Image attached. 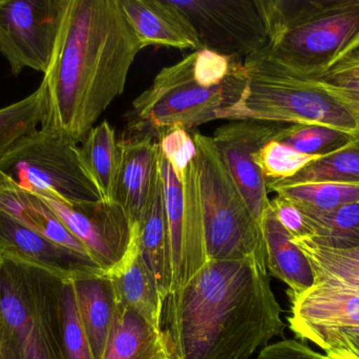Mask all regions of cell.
Returning a JSON list of instances; mask_svg holds the SVG:
<instances>
[{
  "label": "cell",
  "mask_w": 359,
  "mask_h": 359,
  "mask_svg": "<svg viewBox=\"0 0 359 359\" xmlns=\"http://www.w3.org/2000/svg\"><path fill=\"white\" fill-rule=\"evenodd\" d=\"M316 80L318 86L328 93L337 103L359 116V76L332 80Z\"/></svg>",
  "instance_id": "35"
},
{
  "label": "cell",
  "mask_w": 359,
  "mask_h": 359,
  "mask_svg": "<svg viewBox=\"0 0 359 359\" xmlns=\"http://www.w3.org/2000/svg\"><path fill=\"white\" fill-rule=\"evenodd\" d=\"M63 282L0 257V344L17 359H60Z\"/></svg>",
  "instance_id": "6"
},
{
  "label": "cell",
  "mask_w": 359,
  "mask_h": 359,
  "mask_svg": "<svg viewBox=\"0 0 359 359\" xmlns=\"http://www.w3.org/2000/svg\"><path fill=\"white\" fill-rule=\"evenodd\" d=\"M160 151L166 158L179 179L183 181L186 169L196 156L194 137L185 129L166 131L158 138Z\"/></svg>",
  "instance_id": "33"
},
{
  "label": "cell",
  "mask_w": 359,
  "mask_h": 359,
  "mask_svg": "<svg viewBox=\"0 0 359 359\" xmlns=\"http://www.w3.org/2000/svg\"><path fill=\"white\" fill-rule=\"evenodd\" d=\"M151 359H170V350H168V345H166L165 337H164L163 347Z\"/></svg>",
  "instance_id": "39"
},
{
  "label": "cell",
  "mask_w": 359,
  "mask_h": 359,
  "mask_svg": "<svg viewBox=\"0 0 359 359\" xmlns=\"http://www.w3.org/2000/svg\"><path fill=\"white\" fill-rule=\"evenodd\" d=\"M164 345L163 331L136 312L118 306L102 359H151Z\"/></svg>",
  "instance_id": "23"
},
{
  "label": "cell",
  "mask_w": 359,
  "mask_h": 359,
  "mask_svg": "<svg viewBox=\"0 0 359 359\" xmlns=\"http://www.w3.org/2000/svg\"><path fill=\"white\" fill-rule=\"evenodd\" d=\"M284 126L259 120H234L217 128L210 137L224 166L261 226L270 200L255 154Z\"/></svg>",
  "instance_id": "13"
},
{
  "label": "cell",
  "mask_w": 359,
  "mask_h": 359,
  "mask_svg": "<svg viewBox=\"0 0 359 359\" xmlns=\"http://www.w3.org/2000/svg\"><path fill=\"white\" fill-rule=\"evenodd\" d=\"M59 348L60 359H94L78 313L73 280H65L61 287Z\"/></svg>",
  "instance_id": "30"
},
{
  "label": "cell",
  "mask_w": 359,
  "mask_h": 359,
  "mask_svg": "<svg viewBox=\"0 0 359 359\" xmlns=\"http://www.w3.org/2000/svg\"><path fill=\"white\" fill-rule=\"evenodd\" d=\"M143 50L120 0H67L41 84L48 126L78 143L126 89Z\"/></svg>",
  "instance_id": "2"
},
{
  "label": "cell",
  "mask_w": 359,
  "mask_h": 359,
  "mask_svg": "<svg viewBox=\"0 0 359 359\" xmlns=\"http://www.w3.org/2000/svg\"><path fill=\"white\" fill-rule=\"evenodd\" d=\"M268 192L284 196L304 211L326 213L359 202V185L309 183L280 185L266 181Z\"/></svg>",
  "instance_id": "26"
},
{
  "label": "cell",
  "mask_w": 359,
  "mask_h": 359,
  "mask_svg": "<svg viewBox=\"0 0 359 359\" xmlns=\"http://www.w3.org/2000/svg\"><path fill=\"white\" fill-rule=\"evenodd\" d=\"M0 257L46 272L61 280L103 272L81 256L25 227L0 211Z\"/></svg>",
  "instance_id": "14"
},
{
  "label": "cell",
  "mask_w": 359,
  "mask_h": 359,
  "mask_svg": "<svg viewBox=\"0 0 359 359\" xmlns=\"http://www.w3.org/2000/svg\"><path fill=\"white\" fill-rule=\"evenodd\" d=\"M0 211L36 233L92 261L83 244L36 194L0 181Z\"/></svg>",
  "instance_id": "21"
},
{
  "label": "cell",
  "mask_w": 359,
  "mask_h": 359,
  "mask_svg": "<svg viewBox=\"0 0 359 359\" xmlns=\"http://www.w3.org/2000/svg\"><path fill=\"white\" fill-rule=\"evenodd\" d=\"M136 237L165 303L172 293V275L164 185L160 172L149 204L137 223Z\"/></svg>",
  "instance_id": "19"
},
{
  "label": "cell",
  "mask_w": 359,
  "mask_h": 359,
  "mask_svg": "<svg viewBox=\"0 0 359 359\" xmlns=\"http://www.w3.org/2000/svg\"><path fill=\"white\" fill-rule=\"evenodd\" d=\"M265 51L299 77L320 79L359 48V0H259Z\"/></svg>",
  "instance_id": "3"
},
{
  "label": "cell",
  "mask_w": 359,
  "mask_h": 359,
  "mask_svg": "<svg viewBox=\"0 0 359 359\" xmlns=\"http://www.w3.org/2000/svg\"><path fill=\"white\" fill-rule=\"evenodd\" d=\"M104 274L113 285L119 307L136 312L155 328L162 330L163 297L139 248L136 231L123 259Z\"/></svg>",
  "instance_id": "17"
},
{
  "label": "cell",
  "mask_w": 359,
  "mask_h": 359,
  "mask_svg": "<svg viewBox=\"0 0 359 359\" xmlns=\"http://www.w3.org/2000/svg\"><path fill=\"white\" fill-rule=\"evenodd\" d=\"M172 1L194 29L201 50L245 59L267 46L259 0Z\"/></svg>",
  "instance_id": "10"
},
{
  "label": "cell",
  "mask_w": 359,
  "mask_h": 359,
  "mask_svg": "<svg viewBox=\"0 0 359 359\" xmlns=\"http://www.w3.org/2000/svg\"><path fill=\"white\" fill-rule=\"evenodd\" d=\"M67 0H0V54L11 73H46Z\"/></svg>",
  "instance_id": "11"
},
{
  "label": "cell",
  "mask_w": 359,
  "mask_h": 359,
  "mask_svg": "<svg viewBox=\"0 0 359 359\" xmlns=\"http://www.w3.org/2000/svg\"><path fill=\"white\" fill-rule=\"evenodd\" d=\"M299 339L313 344L331 359H359V329L316 331Z\"/></svg>",
  "instance_id": "32"
},
{
  "label": "cell",
  "mask_w": 359,
  "mask_h": 359,
  "mask_svg": "<svg viewBox=\"0 0 359 359\" xmlns=\"http://www.w3.org/2000/svg\"><path fill=\"white\" fill-rule=\"evenodd\" d=\"M270 208L276 215L278 223L290 234L293 240L309 238L311 235L303 211L284 196L276 195L270 200Z\"/></svg>",
  "instance_id": "34"
},
{
  "label": "cell",
  "mask_w": 359,
  "mask_h": 359,
  "mask_svg": "<svg viewBox=\"0 0 359 359\" xmlns=\"http://www.w3.org/2000/svg\"><path fill=\"white\" fill-rule=\"evenodd\" d=\"M359 76V48L353 54L344 59L339 65L333 67L320 79L332 80L339 78L356 77Z\"/></svg>",
  "instance_id": "37"
},
{
  "label": "cell",
  "mask_w": 359,
  "mask_h": 359,
  "mask_svg": "<svg viewBox=\"0 0 359 359\" xmlns=\"http://www.w3.org/2000/svg\"><path fill=\"white\" fill-rule=\"evenodd\" d=\"M80 320L94 359H102L113 330L117 301L104 272L86 274L73 280Z\"/></svg>",
  "instance_id": "18"
},
{
  "label": "cell",
  "mask_w": 359,
  "mask_h": 359,
  "mask_svg": "<svg viewBox=\"0 0 359 359\" xmlns=\"http://www.w3.org/2000/svg\"><path fill=\"white\" fill-rule=\"evenodd\" d=\"M262 230L267 271L286 284L291 294H301L313 287L316 276L309 259L278 223L270 206L264 215Z\"/></svg>",
  "instance_id": "20"
},
{
  "label": "cell",
  "mask_w": 359,
  "mask_h": 359,
  "mask_svg": "<svg viewBox=\"0 0 359 359\" xmlns=\"http://www.w3.org/2000/svg\"><path fill=\"white\" fill-rule=\"evenodd\" d=\"M79 145L80 160L105 202H115L119 168V141L107 120L95 126Z\"/></svg>",
  "instance_id": "22"
},
{
  "label": "cell",
  "mask_w": 359,
  "mask_h": 359,
  "mask_svg": "<svg viewBox=\"0 0 359 359\" xmlns=\"http://www.w3.org/2000/svg\"><path fill=\"white\" fill-rule=\"evenodd\" d=\"M267 267L255 257L208 261L163 308V334L176 359H250L284 334Z\"/></svg>",
  "instance_id": "1"
},
{
  "label": "cell",
  "mask_w": 359,
  "mask_h": 359,
  "mask_svg": "<svg viewBox=\"0 0 359 359\" xmlns=\"http://www.w3.org/2000/svg\"><path fill=\"white\" fill-rule=\"evenodd\" d=\"M159 143L147 136L119 141V168L115 202L128 213L136 227L151 200L159 176Z\"/></svg>",
  "instance_id": "15"
},
{
  "label": "cell",
  "mask_w": 359,
  "mask_h": 359,
  "mask_svg": "<svg viewBox=\"0 0 359 359\" xmlns=\"http://www.w3.org/2000/svg\"><path fill=\"white\" fill-rule=\"evenodd\" d=\"M358 119L359 120V116H358Z\"/></svg>",
  "instance_id": "41"
},
{
  "label": "cell",
  "mask_w": 359,
  "mask_h": 359,
  "mask_svg": "<svg viewBox=\"0 0 359 359\" xmlns=\"http://www.w3.org/2000/svg\"><path fill=\"white\" fill-rule=\"evenodd\" d=\"M302 211L311 232L309 238L303 240L331 250L359 248V202L326 213Z\"/></svg>",
  "instance_id": "24"
},
{
  "label": "cell",
  "mask_w": 359,
  "mask_h": 359,
  "mask_svg": "<svg viewBox=\"0 0 359 359\" xmlns=\"http://www.w3.org/2000/svg\"><path fill=\"white\" fill-rule=\"evenodd\" d=\"M246 88L221 119L323 126L359 139V120L318 86L276 63L265 48L244 59Z\"/></svg>",
  "instance_id": "4"
},
{
  "label": "cell",
  "mask_w": 359,
  "mask_h": 359,
  "mask_svg": "<svg viewBox=\"0 0 359 359\" xmlns=\"http://www.w3.org/2000/svg\"><path fill=\"white\" fill-rule=\"evenodd\" d=\"M294 242L309 259L316 282L359 293V248L331 250L307 240H297Z\"/></svg>",
  "instance_id": "25"
},
{
  "label": "cell",
  "mask_w": 359,
  "mask_h": 359,
  "mask_svg": "<svg viewBox=\"0 0 359 359\" xmlns=\"http://www.w3.org/2000/svg\"><path fill=\"white\" fill-rule=\"evenodd\" d=\"M0 359H17L8 346L0 344Z\"/></svg>",
  "instance_id": "38"
},
{
  "label": "cell",
  "mask_w": 359,
  "mask_h": 359,
  "mask_svg": "<svg viewBox=\"0 0 359 359\" xmlns=\"http://www.w3.org/2000/svg\"><path fill=\"white\" fill-rule=\"evenodd\" d=\"M120 4L141 48L201 50L194 29L172 0H120Z\"/></svg>",
  "instance_id": "16"
},
{
  "label": "cell",
  "mask_w": 359,
  "mask_h": 359,
  "mask_svg": "<svg viewBox=\"0 0 359 359\" xmlns=\"http://www.w3.org/2000/svg\"><path fill=\"white\" fill-rule=\"evenodd\" d=\"M0 181L69 204L102 200L82 166L79 143L48 126L15 143L0 160Z\"/></svg>",
  "instance_id": "8"
},
{
  "label": "cell",
  "mask_w": 359,
  "mask_h": 359,
  "mask_svg": "<svg viewBox=\"0 0 359 359\" xmlns=\"http://www.w3.org/2000/svg\"><path fill=\"white\" fill-rule=\"evenodd\" d=\"M324 156L299 153L272 139L255 154V162L265 181H278L295 176L308 164Z\"/></svg>",
  "instance_id": "31"
},
{
  "label": "cell",
  "mask_w": 359,
  "mask_h": 359,
  "mask_svg": "<svg viewBox=\"0 0 359 359\" xmlns=\"http://www.w3.org/2000/svg\"><path fill=\"white\" fill-rule=\"evenodd\" d=\"M168 350H170V349H168ZM170 359H176V358H175V356L172 355V352H170Z\"/></svg>",
  "instance_id": "40"
},
{
  "label": "cell",
  "mask_w": 359,
  "mask_h": 359,
  "mask_svg": "<svg viewBox=\"0 0 359 359\" xmlns=\"http://www.w3.org/2000/svg\"><path fill=\"white\" fill-rule=\"evenodd\" d=\"M208 261L255 257L266 266L261 223L245 202L210 137L192 135Z\"/></svg>",
  "instance_id": "7"
},
{
  "label": "cell",
  "mask_w": 359,
  "mask_h": 359,
  "mask_svg": "<svg viewBox=\"0 0 359 359\" xmlns=\"http://www.w3.org/2000/svg\"><path fill=\"white\" fill-rule=\"evenodd\" d=\"M46 113V92L40 84L25 99L0 109V160L17 141L41 126Z\"/></svg>",
  "instance_id": "28"
},
{
  "label": "cell",
  "mask_w": 359,
  "mask_h": 359,
  "mask_svg": "<svg viewBox=\"0 0 359 359\" xmlns=\"http://www.w3.org/2000/svg\"><path fill=\"white\" fill-rule=\"evenodd\" d=\"M273 141L307 155H328L354 139L327 126L289 124L278 131Z\"/></svg>",
  "instance_id": "29"
},
{
  "label": "cell",
  "mask_w": 359,
  "mask_h": 359,
  "mask_svg": "<svg viewBox=\"0 0 359 359\" xmlns=\"http://www.w3.org/2000/svg\"><path fill=\"white\" fill-rule=\"evenodd\" d=\"M257 359H331L312 350L303 341L284 339L264 347Z\"/></svg>",
  "instance_id": "36"
},
{
  "label": "cell",
  "mask_w": 359,
  "mask_h": 359,
  "mask_svg": "<svg viewBox=\"0 0 359 359\" xmlns=\"http://www.w3.org/2000/svg\"><path fill=\"white\" fill-rule=\"evenodd\" d=\"M159 172L164 185L174 293L208 261L196 158L181 181L159 151Z\"/></svg>",
  "instance_id": "9"
},
{
  "label": "cell",
  "mask_w": 359,
  "mask_h": 359,
  "mask_svg": "<svg viewBox=\"0 0 359 359\" xmlns=\"http://www.w3.org/2000/svg\"><path fill=\"white\" fill-rule=\"evenodd\" d=\"M38 196L83 244L101 271H109L123 259L136 227L118 202L99 200L69 204L50 196Z\"/></svg>",
  "instance_id": "12"
},
{
  "label": "cell",
  "mask_w": 359,
  "mask_h": 359,
  "mask_svg": "<svg viewBox=\"0 0 359 359\" xmlns=\"http://www.w3.org/2000/svg\"><path fill=\"white\" fill-rule=\"evenodd\" d=\"M194 52L164 67L137 97L126 114L130 136L158 139L166 131L185 130L221 119L238 103L247 84L244 60L219 86H206L194 75Z\"/></svg>",
  "instance_id": "5"
},
{
  "label": "cell",
  "mask_w": 359,
  "mask_h": 359,
  "mask_svg": "<svg viewBox=\"0 0 359 359\" xmlns=\"http://www.w3.org/2000/svg\"><path fill=\"white\" fill-rule=\"evenodd\" d=\"M269 183L280 185L309 183L359 185V139H354L341 149L311 162L291 178Z\"/></svg>",
  "instance_id": "27"
}]
</instances>
